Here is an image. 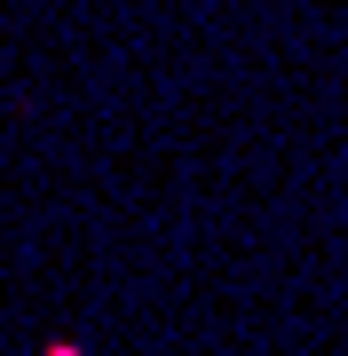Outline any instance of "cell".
Instances as JSON below:
<instances>
[{
  "label": "cell",
  "instance_id": "cell-1",
  "mask_svg": "<svg viewBox=\"0 0 348 356\" xmlns=\"http://www.w3.org/2000/svg\"><path fill=\"white\" fill-rule=\"evenodd\" d=\"M48 356H72V348H48Z\"/></svg>",
  "mask_w": 348,
  "mask_h": 356
}]
</instances>
